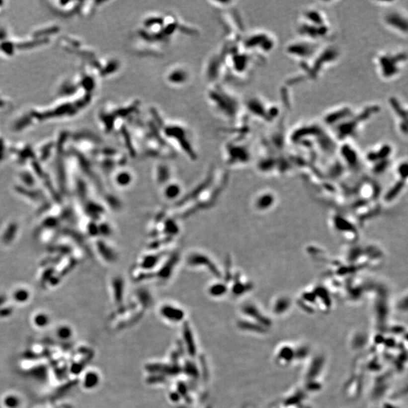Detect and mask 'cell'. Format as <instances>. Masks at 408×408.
Returning <instances> with one entry per match:
<instances>
[{
  "label": "cell",
  "mask_w": 408,
  "mask_h": 408,
  "mask_svg": "<svg viewBox=\"0 0 408 408\" xmlns=\"http://www.w3.org/2000/svg\"><path fill=\"white\" fill-rule=\"evenodd\" d=\"M195 30L182 24L173 14H155L145 16L136 30L140 46L145 47H167L177 33H192Z\"/></svg>",
  "instance_id": "cell-1"
},
{
  "label": "cell",
  "mask_w": 408,
  "mask_h": 408,
  "mask_svg": "<svg viewBox=\"0 0 408 408\" xmlns=\"http://www.w3.org/2000/svg\"><path fill=\"white\" fill-rule=\"evenodd\" d=\"M152 115L158 124L161 137L168 145L172 144L191 161L197 159L191 133L187 126L179 122L165 121L155 108L152 109Z\"/></svg>",
  "instance_id": "cell-2"
},
{
  "label": "cell",
  "mask_w": 408,
  "mask_h": 408,
  "mask_svg": "<svg viewBox=\"0 0 408 408\" xmlns=\"http://www.w3.org/2000/svg\"><path fill=\"white\" fill-rule=\"evenodd\" d=\"M207 98L210 107L222 118L231 121L237 120L240 115L239 100L220 82L210 84Z\"/></svg>",
  "instance_id": "cell-3"
},
{
  "label": "cell",
  "mask_w": 408,
  "mask_h": 408,
  "mask_svg": "<svg viewBox=\"0 0 408 408\" xmlns=\"http://www.w3.org/2000/svg\"><path fill=\"white\" fill-rule=\"evenodd\" d=\"M376 69L379 76L385 81L395 80L402 74L406 66V52H383L377 54L375 59Z\"/></svg>",
  "instance_id": "cell-4"
},
{
  "label": "cell",
  "mask_w": 408,
  "mask_h": 408,
  "mask_svg": "<svg viewBox=\"0 0 408 408\" xmlns=\"http://www.w3.org/2000/svg\"><path fill=\"white\" fill-rule=\"evenodd\" d=\"M383 25L401 37L408 36V12L402 8H391L382 16Z\"/></svg>",
  "instance_id": "cell-5"
},
{
  "label": "cell",
  "mask_w": 408,
  "mask_h": 408,
  "mask_svg": "<svg viewBox=\"0 0 408 408\" xmlns=\"http://www.w3.org/2000/svg\"><path fill=\"white\" fill-rule=\"evenodd\" d=\"M164 80L167 85L175 88L184 87L191 82L189 69L182 65H175L166 71Z\"/></svg>",
  "instance_id": "cell-6"
},
{
  "label": "cell",
  "mask_w": 408,
  "mask_h": 408,
  "mask_svg": "<svg viewBox=\"0 0 408 408\" xmlns=\"http://www.w3.org/2000/svg\"><path fill=\"white\" fill-rule=\"evenodd\" d=\"M187 265L192 268H203L208 270L215 277H222V273L213 259L201 252H192L187 258Z\"/></svg>",
  "instance_id": "cell-7"
},
{
  "label": "cell",
  "mask_w": 408,
  "mask_h": 408,
  "mask_svg": "<svg viewBox=\"0 0 408 408\" xmlns=\"http://www.w3.org/2000/svg\"><path fill=\"white\" fill-rule=\"evenodd\" d=\"M224 151L225 158L229 165H237L238 163H245L247 161L246 148L240 144L238 145L235 139L226 143Z\"/></svg>",
  "instance_id": "cell-8"
},
{
  "label": "cell",
  "mask_w": 408,
  "mask_h": 408,
  "mask_svg": "<svg viewBox=\"0 0 408 408\" xmlns=\"http://www.w3.org/2000/svg\"><path fill=\"white\" fill-rule=\"evenodd\" d=\"M316 43L317 42L311 41L309 40H306H306L305 42H300L299 40L289 46L288 49H287V52L295 59L303 60L304 59H309L311 57V55L315 52V49L317 46Z\"/></svg>",
  "instance_id": "cell-9"
},
{
  "label": "cell",
  "mask_w": 408,
  "mask_h": 408,
  "mask_svg": "<svg viewBox=\"0 0 408 408\" xmlns=\"http://www.w3.org/2000/svg\"><path fill=\"white\" fill-rule=\"evenodd\" d=\"M179 260V256L178 253H172L166 258L165 262L160 264L155 272H152V279L160 280V281H165L170 278L171 276L175 271L177 263Z\"/></svg>",
  "instance_id": "cell-10"
},
{
  "label": "cell",
  "mask_w": 408,
  "mask_h": 408,
  "mask_svg": "<svg viewBox=\"0 0 408 408\" xmlns=\"http://www.w3.org/2000/svg\"><path fill=\"white\" fill-rule=\"evenodd\" d=\"M171 174H172V171H171L169 165L166 163H161L158 164L155 167V180L158 184L165 185L168 184L170 180Z\"/></svg>",
  "instance_id": "cell-11"
},
{
  "label": "cell",
  "mask_w": 408,
  "mask_h": 408,
  "mask_svg": "<svg viewBox=\"0 0 408 408\" xmlns=\"http://www.w3.org/2000/svg\"><path fill=\"white\" fill-rule=\"evenodd\" d=\"M97 249L104 261L109 263H114L117 259V253L111 246L102 241H98L96 245Z\"/></svg>",
  "instance_id": "cell-12"
},
{
  "label": "cell",
  "mask_w": 408,
  "mask_h": 408,
  "mask_svg": "<svg viewBox=\"0 0 408 408\" xmlns=\"http://www.w3.org/2000/svg\"><path fill=\"white\" fill-rule=\"evenodd\" d=\"M114 181L119 187L126 188L129 186L133 181V175L127 169H120L114 177Z\"/></svg>",
  "instance_id": "cell-13"
},
{
  "label": "cell",
  "mask_w": 408,
  "mask_h": 408,
  "mask_svg": "<svg viewBox=\"0 0 408 408\" xmlns=\"http://www.w3.org/2000/svg\"><path fill=\"white\" fill-rule=\"evenodd\" d=\"M181 188L179 184L175 182H170L165 184L163 190V196L165 199L169 200H175L179 198L181 194Z\"/></svg>",
  "instance_id": "cell-14"
},
{
  "label": "cell",
  "mask_w": 408,
  "mask_h": 408,
  "mask_svg": "<svg viewBox=\"0 0 408 408\" xmlns=\"http://www.w3.org/2000/svg\"><path fill=\"white\" fill-rule=\"evenodd\" d=\"M111 284H112L113 290H114V299L116 301L120 302L123 297V290L125 287L123 277H118V276L114 277L111 281Z\"/></svg>",
  "instance_id": "cell-15"
},
{
  "label": "cell",
  "mask_w": 408,
  "mask_h": 408,
  "mask_svg": "<svg viewBox=\"0 0 408 408\" xmlns=\"http://www.w3.org/2000/svg\"><path fill=\"white\" fill-rule=\"evenodd\" d=\"M161 313L164 317L167 318L170 320L178 321L183 317V312L173 306H165L162 308Z\"/></svg>",
  "instance_id": "cell-16"
},
{
  "label": "cell",
  "mask_w": 408,
  "mask_h": 408,
  "mask_svg": "<svg viewBox=\"0 0 408 408\" xmlns=\"http://www.w3.org/2000/svg\"><path fill=\"white\" fill-rule=\"evenodd\" d=\"M18 226L16 223H11L5 229V233L2 235V243L5 245H9L11 241L14 239L17 235Z\"/></svg>",
  "instance_id": "cell-17"
},
{
  "label": "cell",
  "mask_w": 408,
  "mask_h": 408,
  "mask_svg": "<svg viewBox=\"0 0 408 408\" xmlns=\"http://www.w3.org/2000/svg\"><path fill=\"white\" fill-rule=\"evenodd\" d=\"M228 291L226 283L217 282L210 286L209 288V293L214 297H219L226 294Z\"/></svg>",
  "instance_id": "cell-18"
},
{
  "label": "cell",
  "mask_w": 408,
  "mask_h": 408,
  "mask_svg": "<svg viewBox=\"0 0 408 408\" xmlns=\"http://www.w3.org/2000/svg\"><path fill=\"white\" fill-rule=\"evenodd\" d=\"M85 211L90 216H92V217H94L93 219H95L101 217V215L104 213L102 207H100L99 205L95 203H88V206L85 208Z\"/></svg>",
  "instance_id": "cell-19"
},
{
  "label": "cell",
  "mask_w": 408,
  "mask_h": 408,
  "mask_svg": "<svg viewBox=\"0 0 408 408\" xmlns=\"http://www.w3.org/2000/svg\"><path fill=\"white\" fill-rule=\"evenodd\" d=\"M13 297L17 302L24 303V302L28 300L29 297H30V293L25 289H18L14 292Z\"/></svg>",
  "instance_id": "cell-20"
},
{
  "label": "cell",
  "mask_w": 408,
  "mask_h": 408,
  "mask_svg": "<svg viewBox=\"0 0 408 408\" xmlns=\"http://www.w3.org/2000/svg\"><path fill=\"white\" fill-rule=\"evenodd\" d=\"M17 191L18 192L22 194L23 195L29 197V198L33 199L34 200H40L41 199V195L39 194L38 191H32V190L27 189V188H23V187H18L17 188Z\"/></svg>",
  "instance_id": "cell-21"
},
{
  "label": "cell",
  "mask_w": 408,
  "mask_h": 408,
  "mask_svg": "<svg viewBox=\"0 0 408 408\" xmlns=\"http://www.w3.org/2000/svg\"><path fill=\"white\" fill-rule=\"evenodd\" d=\"M278 356H279L278 358L280 359H283L284 361L288 362L293 358V356H294V352L290 347H284V348H281Z\"/></svg>",
  "instance_id": "cell-22"
},
{
  "label": "cell",
  "mask_w": 408,
  "mask_h": 408,
  "mask_svg": "<svg viewBox=\"0 0 408 408\" xmlns=\"http://www.w3.org/2000/svg\"><path fill=\"white\" fill-rule=\"evenodd\" d=\"M98 383V377L97 374H94V373H89V374H87L85 379V387L88 388V389L93 388Z\"/></svg>",
  "instance_id": "cell-23"
},
{
  "label": "cell",
  "mask_w": 408,
  "mask_h": 408,
  "mask_svg": "<svg viewBox=\"0 0 408 408\" xmlns=\"http://www.w3.org/2000/svg\"><path fill=\"white\" fill-rule=\"evenodd\" d=\"M49 319L45 314H39L35 317V324L40 327H43L49 324Z\"/></svg>",
  "instance_id": "cell-24"
},
{
  "label": "cell",
  "mask_w": 408,
  "mask_h": 408,
  "mask_svg": "<svg viewBox=\"0 0 408 408\" xmlns=\"http://www.w3.org/2000/svg\"><path fill=\"white\" fill-rule=\"evenodd\" d=\"M5 405L8 408H17L20 405L19 399L16 396H8L5 399Z\"/></svg>",
  "instance_id": "cell-25"
},
{
  "label": "cell",
  "mask_w": 408,
  "mask_h": 408,
  "mask_svg": "<svg viewBox=\"0 0 408 408\" xmlns=\"http://www.w3.org/2000/svg\"><path fill=\"white\" fill-rule=\"evenodd\" d=\"M72 335V331L68 326H62L59 329V336L62 339H68Z\"/></svg>",
  "instance_id": "cell-26"
},
{
  "label": "cell",
  "mask_w": 408,
  "mask_h": 408,
  "mask_svg": "<svg viewBox=\"0 0 408 408\" xmlns=\"http://www.w3.org/2000/svg\"><path fill=\"white\" fill-rule=\"evenodd\" d=\"M23 180H24V182L30 186L32 184H34V181H33V178H32L31 175H30L29 173H25L23 174L22 176Z\"/></svg>",
  "instance_id": "cell-27"
},
{
  "label": "cell",
  "mask_w": 408,
  "mask_h": 408,
  "mask_svg": "<svg viewBox=\"0 0 408 408\" xmlns=\"http://www.w3.org/2000/svg\"><path fill=\"white\" fill-rule=\"evenodd\" d=\"M11 312V309H4L3 310L0 311V315H1L2 317H5V316L9 315Z\"/></svg>",
  "instance_id": "cell-28"
},
{
  "label": "cell",
  "mask_w": 408,
  "mask_h": 408,
  "mask_svg": "<svg viewBox=\"0 0 408 408\" xmlns=\"http://www.w3.org/2000/svg\"><path fill=\"white\" fill-rule=\"evenodd\" d=\"M5 300H6V299H5V296H0V305H2V303H4V302L5 301Z\"/></svg>",
  "instance_id": "cell-29"
}]
</instances>
